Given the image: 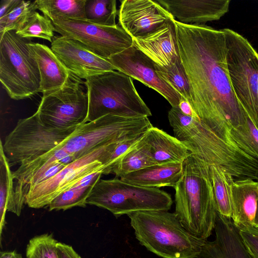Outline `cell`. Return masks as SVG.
<instances>
[{
  "mask_svg": "<svg viewBox=\"0 0 258 258\" xmlns=\"http://www.w3.org/2000/svg\"><path fill=\"white\" fill-rule=\"evenodd\" d=\"M57 242L52 234L35 236L30 239L27 245L26 258H58L56 251Z\"/></svg>",
  "mask_w": 258,
  "mask_h": 258,
  "instance_id": "32",
  "label": "cell"
},
{
  "mask_svg": "<svg viewBox=\"0 0 258 258\" xmlns=\"http://www.w3.org/2000/svg\"><path fill=\"white\" fill-rule=\"evenodd\" d=\"M84 84L89 105L86 123L112 114L135 117L152 115L141 98L131 77L111 71L88 77Z\"/></svg>",
  "mask_w": 258,
  "mask_h": 258,
  "instance_id": "4",
  "label": "cell"
},
{
  "mask_svg": "<svg viewBox=\"0 0 258 258\" xmlns=\"http://www.w3.org/2000/svg\"><path fill=\"white\" fill-rule=\"evenodd\" d=\"M56 251L58 258H81L71 246L60 242L57 243Z\"/></svg>",
  "mask_w": 258,
  "mask_h": 258,
  "instance_id": "35",
  "label": "cell"
},
{
  "mask_svg": "<svg viewBox=\"0 0 258 258\" xmlns=\"http://www.w3.org/2000/svg\"><path fill=\"white\" fill-rule=\"evenodd\" d=\"M78 126L57 129L44 124L36 112L19 119L6 137L3 150L9 162L23 164L51 151L61 149L65 140Z\"/></svg>",
  "mask_w": 258,
  "mask_h": 258,
  "instance_id": "9",
  "label": "cell"
},
{
  "mask_svg": "<svg viewBox=\"0 0 258 258\" xmlns=\"http://www.w3.org/2000/svg\"><path fill=\"white\" fill-rule=\"evenodd\" d=\"M119 25L133 39L143 37L163 27L171 15L156 1L122 0Z\"/></svg>",
  "mask_w": 258,
  "mask_h": 258,
  "instance_id": "14",
  "label": "cell"
},
{
  "mask_svg": "<svg viewBox=\"0 0 258 258\" xmlns=\"http://www.w3.org/2000/svg\"><path fill=\"white\" fill-rule=\"evenodd\" d=\"M115 0H87L85 19L101 25L114 26L117 15Z\"/></svg>",
  "mask_w": 258,
  "mask_h": 258,
  "instance_id": "29",
  "label": "cell"
},
{
  "mask_svg": "<svg viewBox=\"0 0 258 258\" xmlns=\"http://www.w3.org/2000/svg\"><path fill=\"white\" fill-rule=\"evenodd\" d=\"M214 230V240H205L194 258H252L231 219L217 213Z\"/></svg>",
  "mask_w": 258,
  "mask_h": 258,
  "instance_id": "17",
  "label": "cell"
},
{
  "mask_svg": "<svg viewBox=\"0 0 258 258\" xmlns=\"http://www.w3.org/2000/svg\"><path fill=\"white\" fill-rule=\"evenodd\" d=\"M155 164H157L144 140V134L113 166L111 173L114 174L115 177L119 178L126 174Z\"/></svg>",
  "mask_w": 258,
  "mask_h": 258,
  "instance_id": "23",
  "label": "cell"
},
{
  "mask_svg": "<svg viewBox=\"0 0 258 258\" xmlns=\"http://www.w3.org/2000/svg\"><path fill=\"white\" fill-rule=\"evenodd\" d=\"M54 27L52 22L44 15L35 12L25 26L16 31L19 36L24 38H39L52 42Z\"/></svg>",
  "mask_w": 258,
  "mask_h": 258,
  "instance_id": "31",
  "label": "cell"
},
{
  "mask_svg": "<svg viewBox=\"0 0 258 258\" xmlns=\"http://www.w3.org/2000/svg\"><path fill=\"white\" fill-rule=\"evenodd\" d=\"M178 107L181 112L186 115L194 118L199 117L189 102L183 97H182L180 100Z\"/></svg>",
  "mask_w": 258,
  "mask_h": 258,
  "instance_id": "36",
  "label": "cell"
},
{
  "mask_svg": "<svg viewBox=\"0 0 258 258\" xmlns=\"http://www.w3.org/2000/svg\"><path fill=\"white\" fill-rule=\"evenodd\" d=\"M74 186L61 193L54 198L48 206L49 211L67 210L75 207H86V200L93 186Z\"/></svg>",
  "mask_w": 258,
  "mask_h": 258,
  "instance_id": "30",
  "label": "cell"
},
{
  "mask_svg": "<svg viewBox=\"0 0 258 258\" xmlns=\"http://www.w3.org/2000/svg\"><path fill=\"white\" fill-rule=\"evenodd\" d=\"M155 69L162 80L182 97L189 101V84L181 58L168 66L160 67L155 64Z\"/></svg>",
  "mask_w": 258,
  "mask_h": 258,
  "instance_id": "28",
  "label": "cell"
},
{
  "mask_svg": "<svg viewBox=\"0 0 258 258\" xmlns=\"http://www.w3.org/2000/svg\"><path fill=\"white\" fill-rule=\"evenodd\" d=\"M239 230L243 243L251 256L258 258V228L252 226Z\"/></svg>",
  "mask_w": 258,
  "mask_h": 258,
  "instance_id": "34",
  "label": "cell"
},
{
  "mask_svg": "<svg viewBox=\"0 0 258 258\" xmlns=\"http://www.w3.org/2000/svg\"><path fill=\"white\" fill-rule=\"evenodd\" d=\"M210 167L217 213L231 219L232 182L235 179L219 166L211 165Z\"/></svg>",
  "mask_w": 258,
  "mask_h": 258,
  "instance_id": "24",
  "label": "cell"
},
{
  "mask_svg": "<svg viewBox=\"0 0 258 258\" xmlns=\"http://www.w3.org/2000/svg\"><path fill=\"white\" fill-rule=\"evenodd\" d=\"M144 134L139 135L118 143L110 156L106 167L103 171V174H110L113 166L117 163L126 152L141 139Z\"/></svg>",
  "mask_w": 258,
  "mask_h": 258,
  "instance_id": "33",
  "label": "cell"
},
{
  "mask_svg": "<svg viewBox=\"0 0 258 258\" xmlns=\"http://www.w3.org/2000/svg\"><path fill=\"white\" fill-rule=\"evenodd\" d=\"M210 166L190 153L174 187V214L189 233L202 240H207L214 230L217 213Z\"/></svg>",
  "mask_w": 258,
  "mask_h": 258,
  "instance_id": "2",
  "label": "cell"
},
{
  "mask_svg": "<svg viewBox=\"0 0 258 258\" xmlns=\"http://www.w3.org/2000/svg\"><path fill=\"white\" fill-rule=\"evenodd\" d=\"M144 140L156 164L182 163L190 153L174 136L153 126L144 134Z\"/></svg>",
  "mask_w": 258,
  "mask_h": 258,
  "instance_id": "22",
  "label": "cell"
},
{
  "mask_svg": "<svg viewBox=\"0 0 258 258\" xmlns=\"http://www.w3.org/2000/svg\"><path fill=\"white\" fill-rule=\"evenodd\" d=\"M127 216L140 243L163 258H194L205 241L189 233L168 211H142Z\"/></svg>",
  "mask_w": 258,
  "mask_h": 258,
  "instance_id": "3",
  "label": "cell"
},
{
  "mask_svg": "<svg viewBox=\"0 0 258 258\" xmlns=\"http://www.w3.org/2000/svg\"><path fill=\"white\" fill-rule=\"evenodd\" d=\"M50 48L70 73L80 79L115 70L109 61L77 40L54 37Z\"/></svg>",
  "mask_w": 258,
  "mask_h": 258,
  "instance_id": "15",
  "label": "cell"
},
{
  "mask_svg": "<svg viewBox=\"0 0 258 258\" xmlns=\"http://www.w3.org/2000/svg\"><path fill=\"white\" fill-rule=\"evenodd\" d=\"M177 21L205 25L219 20L229 10V0H156Z\"/></svg>",
  "mask_w": 258,
  "mask_h": 258,
  "instance_id": "16",
  "label": "cell"
},
{
  "mask_svg": "<svg viewBox=\"0 0 258 258\" xmlns=\"http://www.w3.org/2000/svg\"><path fill=\"white\" fill-rule=\"evenodd\" d=\"M181 62L190 87L189 103L201 120L229 143L247 115L234 94L222 30L175 20Z\"/></svg>",
  "mask_w": 258,
  "mask_h": 258,
  "instance_id": "1",
  "label": "cell"
},
{
  "mask_svg": "<svg viewBox=\"0 0 258 258\" xmlns=\"http://www.w3.org/2000/svg\"><path fill=\"white\" fill-rule=\"evenodd\" d=\"M117 143L103 146L66 165L48 180L31 186L25 203L30 208L48 206L61 193L73 187L84 177L103 171Z\"/></svg>",
  "mask_w": 258,
  "mask_h": 258,
  "instance_id": "10",
  "label": "cell"
},
{
  "mask_svg": "<svg viewBox=\"0 0 258 258\" xmlns=\"http://www.w3.org/2000/svg\"><path fill=\"white\" fill-rule=\"evenodd\" d=\"M87 0H37V9L52 22L61 19H85Z\"/></svg>",
  "mask_w": 258,
  "mask_h": 258,
  "instance_id": "25",
  "label": "cell"
},
{
  "mask_svg": "<svg viewBox=\"0 0 258 258\" xmlns=\"http://www.w3.org/2000/svg\"><path fill=\"white\" fill-rule=\"evenodd\" d=\"M0 258H22V256L16 251H13L1 252Z\"/></svg>",
  "mask_w": 258,
  "mask_h": 258,
  "instance_id": "38",
  "label": "cell"
},
{
  "mask_svg": "<svg viewBox=\"0 0 258 258\" xmlns=\"http://www.w3.org/2000/svg\"><path fill=\"white\" fill-rule=\"evenodd\" d=\"M170 195L157 188L128 183L118 178L100 179L93 186L86 204L110 211L116 218L142 211L170 209Z\"/></svg>",
  "mask_w": 258,
  "mask_h": 258,
  "instance_id": "6",
  "label": "cell"
},
{
  "mask_svg": "<svg viewBox=\"0 0 258 258\" xmlns=\"http://www.w3.org/2000/svg\"><path fill=\"white\" fill-rule=\"evenodd\" d=\"M10 163L4 153L3 144L0 143V234H2L6 225L7 211L13 212L15 191L14 179Z\"/></svg>",
  "mask_w": 258,
  "mask_h": 258,
  "instance_id": "26",
  "label": "cell"
},
{
  "mask_svg": "<svg viewBox=\"0 0 258 258\" xmlns=\"http://www.w3.org/2000/svg\"><path fill=\"white\" fill-rule=\"evenodd\" d=\"M225 33L227 62L234 94L258 129V52L244 37L229 29Z\"/></svg>",
  "mask_w": 258,
  "mask_h": 258,
  "instance_id": "8",
  "label": "cell"
},
{
  "mask_svg": "<svg viewBox=\"0 0 258 258\" xmlns=\"http://www.w3.org/2000/svg\"><path fill=\"white\" fill-rule=\"evenodd\" d=\"M61 36L79 41L98 56L107 59L133 44V39L119 25L107 26L85 19H61L52 22Z\"/></svg>",
  "mask_w": 258,
  "mask_h": 258,
  "instance_id": "12",
  "label": "cell"
},
{
  "mask_svg": "<svg viewBox=\"0 0 258 258\" xmlns=\"http://www.w3.org/2000/svg\"><path fill=\"white\" fill-rule=\"evenodd\" d=\"M182 173V163L157 164L121 176V180L135 185L159 188L174 187Z\"/></svg>",
  "mask_w": 258,
  "mask_h": 258,
  "instance_id": "21",
  "label": "cell"
},
{
  "mask_svg": "<svg viewBox=\"0 0 258 258\" xmlns=\"http://www.w3.org/2000/svg\"><path fill=\"white\" fill-rule=\"evenodd\" d=\"M253 226L258 228V201H257V209L256 211V214L254 220L253 222Z\"/></svg>",
  "mask_w": 258,
  "mask_h": 258,
  "instance_id": "39",
  "label": "cell"
},
{
  "mask_svg": "<svg viewBox=\"0 0 258 258\" xmlns=\"http://www.w3.org/2000/svg\"><path fill=\"white\" fill-rule=\"evenodd\" d=\"M115 70L134 78L153 89L164 97L171 105L177 107L182 97L158 75L155 63L133 44L107 59Z\"/></svg>",
  "mask_w": 258,
  "mask_h": 258,
  "instance_id": "13",
  "label": "cell"
},
{
  "mask_svg": "<svg viewBox=\"0 0 258 258\" xmlns=\"http://www.w3.org/2000/svg\"><path fill=\"white\" fill-rule=\"evenodd\" d=\"M37 9L35 1L19 0L10 12L0 18V35L8 31L22 29Z\"/></svg>",
  "mask_w": 258,
  "mask_h": 258,
  "instance_id": "27",
  "label": "cell"
},
{
  "mask_svg": "<svg viewBox=\"0 0 258 258\" xmlns=\"http://www.w3.org/2000/svg\"><path fill=\"white\" fill-rule=\"evenodd\" d=\"M82 83L71 74L61 88L43 93L36 112L44 124L66 129L86 123L89 100Z\"/></svg>",
  "mask_w": 258,
  "mask_h": 258,
  "instance_id": "11",
  "label": "cell"
},
{
  "mask_svg": "<svg viewBox=\"0 0 258 258\" xmlns=\"http://www.w3.org/2000/svg\"><path fill=\"white\" fill-rule=\"evenodd\" d=\"M152 126L146 116L108 114L78 126L61 149L76 160L103 146L143 134Z\"/></svg>",
  "mask_w": 258,
  "mask_h": 258,
  "instance_id": "7",
  "label": "cell"
},
{
  "mask_svg": "<svg viewBox=\"0 0 258 258\" xmlns=\"http://www.w3.org/2000/svg\"><path fill=\"white\" fill-rule=\"evenodd\" d=\"M28 47L38 65L42 94L57 90L64 85L71 74L51 49L47 46L31 42Z\"/></svg>",
  "mask_w": 258,
  "mask_h": 258,
  "instance_id": "19",
  "label": "cell"
},
{
  "mask_svg": "<svg viewBox=\"0 0 258 258\" xmlns=\"http://www.w3.org/2000/svg\"><path fill=\"white\" fill-rule=\"evenodd\" d=\"M0 81L10 97L19 100L39 92L40 76L28 44L16 31L0 35Z\"/></svg>",
  "mask_w": 258,
  "mask_h": 258,
  "instance_id": "5",
  "label": "cell"
},
{
  "mask_svg": "<svg viewBox=\"0 0 258 258\" xmlns=\"http://www.w3.org/2000/svg\"><path fill=\"white\" fill-rule=\"evenodd\" d=\"M19 0H2L0 7V18L7 15L14 8Z\"/></svg>",
  "mask_w": 258,
  "mask_h": 258,
  "instance_id": "37",
  "label": "cell"
},
{
  "mask_svg": "<svg viewBox=\"0 0 258 258\" xmlns=\"http://www.w3.org/2000/svg\"><path fill=\"white\" fill-rule=\"evenodd\" d=\"M175 19L171 15L166 24L147 36L135 38L133 45L160 67L170 65L180 59Z\"/></svg>",
  "mask_w": 258,
  "mask_h": 258,
  "instance_id": "18",
  "label": "cell"
},
{
  "mask_svg": "<svg viewBox=\"0 0 258 258\" xmlns=\"http://www.w3.org/2000/svg\"><path fill=\"white\" fill-rule=\"evenodd\" d=\"M231 220L239 229L254 226L258 201V181L251 178L232 182Z\"/></svg>",
  "mask_w": 258,
  "mask_h": 258,
  "instance_id": "20",
  "label": "cell"
}]
</instances>
